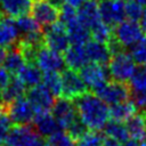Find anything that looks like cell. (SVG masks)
Instances as JSON below:
<instances>
[{"instance_id": "1", "label": "cell", "mask_w": 146, "mask_h": 146, "mask_svg": "<svg viewBox=\"0 0 146 146\" xmlns=\"http://www.w3.org/2000/svg\"><path fill=\"white\" fill-rule=\"evenodd\" d=\"M78 116L83 124L92 131H99L110 120V108L94 92H84L73 99Z\"/></svg>"}, {"instance_id": "2", "label": "cell", "mask_w": 146, "mask_h": 146, "mask_svg": "<svg viewBox=\"0 0 146 146\" xmlns=\"http://www.w3.org/2000/svg\"><path fill=\"white\" fill-rule=\"evenodd\" d=\"M136 62L127 51L121 50L111 56L108 62V72L114 81L127 83L136 71Z\"/></svg>"}, {"instance_id": "3", "label": "cell", "mask_w": 146, "mask_h": 146, "mask_svg": "<svg viewBox=\"0 0 146 146\" xmlns=\"http://www.w3.org/2000/svg\"><path fill=\"white\" fill-rule=\"evenodd\" d=\"M60 7L52 0H31V16L42 27H47L59 19Z\"/></svg>"}, {"instance_id": "4", "label": "cell", "mask_w": 146, "mask_h": 146, "mask_svg": "<svg viewBox=\"0 0 146 146\" xmlns=\"http://www.w3.org/2000/svg\"><path fill=\"white\" fill-rule=\"evenodd\" d=\"M41 143V137L30 124H14L6 137L9 146H39Z\"/></svg>"}, {"instance_id": "5", "label": "cell", "mask_w": 146, "mask_h": 146, "mask_svg": "<svg viewBox=\"0 0 146 146\" xmlns=\"http://www.w3.org/2000/svg\"><path fill=\"white\" fill-rule=\"evenodd\" d=\"M43 44L57 52H64L71 46L66 27L58 21L47 26L43 32Z\"/></svg>"}, {"instance_id": "6", "label": "cell", "mask_w": 146, "mask_h": 146, "mask_svg": "<svg viewBox=\"0 0 146 146\" xmlns=\"http://www.w3.org/2000/svg\"><path fill=\"white\" fill-rule=\"evenodd\" d=\"M79 74L87 86V88L96 91L98 88L104 86L110 81V72L105 65H100L97 63H88L81 70H79Z\"/></svg>"}, {"instance_id": "7", "label": "cell", "mask_w": 146, "mask_h": 146, "mask_svg": "<svg viewBox=\"0 0 146 146\" xmlns=\"http://www.w3.org/2000/svg\"><path fill=\"white\" fill-rule=\"evenodd\" d=\"M34 63L43 72H63L66 67L64 56L60 52H57L44 44L39 47L36 50Z\"/></svg>"}, {"instance_id": "8", "label": "cell", "mask_w": 146, "mask_h": 146, "mask_svg": "<svg viewBox=\"0 0 146 146\" xmlns=\"http://www.w3.org/2000/svg\"><path fill=\"white\" fill-rule=\"evenodd\" d=\"M107 105H114L130 98V88L124 82L108 81L96 91H94Z\"/></svg>"}, {"instance_id": "9", "label": "cell", "mask_w": 146, "mask_h": 146, "mask_svg": "<svg viewBox=\"0 0 146 146\" xmlns=\"http://www.w3.org/2000/svg\"><path fill=\"white\" fill-rule=\"evenodd\" d=\"M6 113L14 124H30L35 116L34 108L24 96L7 104Z\"/></svg>"}, {"instance_id": "10", "label": "cell", "mask_w": 146, "mask_h": 146, "mask_svg": "<svg viewBox=\"0 0 146 146\" xmlns=\"http://www.w3.org/2000/svg\"><path fill=\"white\" fill-rule=\"evenodd\" d=\"M113 36L124 48L133 46L144 36V33L137 22L128 19L122 21L115 25L113 30Z\"/></svg>"}, {"instance_id": "11", "label": "cell", "mask_w": 146, "mask_h": 146, "mask_svg": "<svg viewBox=\"0 0 146 146\" xmlns=\"http://www.w3.org/2000/svg\"><path fill=\"white\" fill-rule=\"evenodd\" d=\"M51 114L63 130H66L78 119V112L73 100L63 96L55 100L51 108Z\"/></svg>"}, {"instance_id": "12", "label": "cell", "mask_w": 146, "mask_h": 146, "mask_svg": "<svg viewBox=\"0 0 146 146\" xmlns=\"http://www.w3.org/2000/svg\"><path fill=\"white\" fill-rule=\"evenodd\" d=\"M125 0H102L99 1L98 9L100 19L103 23L115 26L120 22H122L125 17L124 11Z\"/></svg>"}, {"instance_id": "13", "label": "cell", "mask_w": 146, "mask_h": 146, "mask_svg": "<svg viewBox=\"0 0 146 146\" xmlns=\"http://www.w3.org/2000/svg\"><path fill=\"white\" fill-rule=\"evenodd\" d=\"M62 86H63V97L68 99H75L76 97L87 92V86L82 81L78 71L67 68L62 72Z\"/></svg>"}, {"instance_id": "14", "label": "cell", "mask_w": 146, "mask_h": 146, "mask_svg": "<svg viewBox=\"0 0 146 146\" xmlns=\"http://www.w3.org/2000/svg\"><path fill=\"white\" fill-rule=\"evenodd\" d=\"M26 98L34 108L35 113L49 112L55 103L54 96L47 90L43 84H36L31 87L26 91Z\"/></svg>"}, {"instance_id": "15", "label": "cell", "mask_w": 146, "mask_h": 146, "mask_svg": "<svg viewBox=\"0 0 146 146\" xmlns=\"http://www.w3.org/2000/svg\"><path fill=\"white\" fill-rule=\"evenodd\" d=\"M19 40V32L11 16L0 13V46L10 48Z\"/></svg>"}, {"instance_id": "16", "label": "cell", "mask_w": 146, "mask_h": 146, "mask_svg": "<svg viewBox=\"0 0 146 146\" xmlns=\"http://www.w3.org/2000/svg\"><path fill=\"white\" fill-rule=\"evenodd\" d=\"M33 128L36 131V133L40 137H50L55 132L63 130L54 115L49 112L43 113H36V115L33 119Z\"/></svg>"}, {"instance_id": "17", "label": "cell", "mask_w": 146, "mask_h": 146, "mask_svg": "<svg viewBox=\"0 0 146 146\" xmlns=\"http://www.w3.org/2000/svg\"><path fill=\"white\" fill-rule=\"evenodd\" d=\"M78 19L79 22L86 26L89 31L102 22L98 5L96 1L86 0L79 8H78Z\"/></svg>"}, {"instance_id": "18", "label": "cell", "mask_w": 146, "mask_h": 146, "mask_svg": "<svg viewBox=\"0 0 146 146\" xmlns=\"http://www.w3.org/2000/svg\"><path fill=\"white\" fill-rule=\"evenodd\" d=\"M84 50L89 62L97 63L100 65H107L111 59V51L106 43L98 42L96 40H89L84 44Z\"/></svg>"}, {"instance_id": "19", "label": "cell", "mask_w": 146, "mask_h": 146, "mask_svg": "<svg viewBox=\"0 0 146 146\" xmlns=\"http://www.w3.org/2000/svg\"><path fill=\"white\" fill-rule=\"evenodd\" d=\"M64 60L65 65L74 71L81 70L86 64L89 63L84 47L79 44H71L64 51Z\"/></svg>"}, {"instance_id": "20", "label": "cell", "mask_w": 146, "mask_h": 146, "mask_svg": "<svg viewBox=\"0 0 146 146\" xmlns=\"http://www.w3.org/2000/svg\"><path fill=\"white\" fill-rule=\"evenodd\" d=\"M42 76L43 74L40 67L34 62H26L17 73V78L25 84V87L29 88L40 84V82L42 81Z\"/></svg>"}, {"instance_id": "21", "label": "cell", "mask_w": 146, "mask_h": 146, "mask_svg": "<svg viewBox=\"0 0 146 146\" xmlns=\"http://www.w3.org/2000/svg\"><path fill=\"white\" fill-rule=\"evenodd\" d=\"M26 58L21 50L18 46L16 47H10L9 50L6 52L5 59H3V67L10 73V74H17L18 71L25 65Z\"/></svg>"}, {"instance_id": "22", "label": "cell", "mask_w": 146, "mask_h": 146, "mask_svg": "<svg viewBox=\"0 0 146 146\" xmlns=\"http://www.w3.org/2000/svg\"><path fill=\"white\" fill-rule=\"evenodd\" d=\"M25 84L16 76V78H10V81L8 82V84L0 90V98L2 100V103L5 105L14 102L15 99L24 96V94L26 92L25 89Z\"/></svg>"}, {"instance_id": "23", "label": "cell", "mask_w": 146, "mask_h": 146, "mask_svg": "<svg viewBox=\"0 0 146 146\" xmlns=\"http://www.w3.org/2000/svg\"><path fill=\"white\" fill-rule=\"evenodd\" d=\"M129 137L135 140H141L146 135V117L144 113H136L125 121Z\"/></svg>"}, {"instance_id": "24", "label": "cell", "mask_w": 146, "mask_h": 146, "mask_svg": "<svg viewBox=\"0 0 146 146\" xmlns=\"http://www.w3.org/2000/svg\"><path fill=\"white\" fill-rule=\"evenodd\" d=\"M137 108L133 105L131 100H124L114 105H111L110 108V117H112L115 121L125 122L128 119H130L133 114H136Z\"/></svg>"}, {"instance_id": "25", "label": "cell", "mask_w": 146, "mask_h": 146, "mask_svg": "<svg viewBox=\"0 0 146 146\" xmlns=\"http://www.w3.org/2000/svg\"><path fill=\"white\" fill-rule=\"evenodd\" d=\"M31 0H0L2 11L11 17H18L30 11Z\"/></svg>"}, {"instance_id": "26", "label": "cell", "mask_w": 146, "mask_h": 146, "mask_svg": "<svg viewBox=\"0 0 146 146\" xmlns=\"http://www.w3.org/2000/svg\"><path fill=\"white\" fill-rule=\"evenodd\" d=\"M103 130H104L105 136L111 137V138H113L120 143H124L125 140H128L130 138L125 124H123V122L115 121L113 119H111L106 122Z\"/></svg>"}, {"instance_id": "27", "label": "cell", "mask_w": 146, "mask_h": 146, "mask_svg": "<svg viewBox=\"0 0 146 146\" xmlns=\"http://www.w3.org/2000/svg\"><path fill=\"white\" fill-rule=\"evenodd\" d=\"M66 30H67V34H68L71 44L83 46L89 41V39L91 36L90 31L86 26H83L79 21L75 22L74 24L67 26Z\"/></svg>"}, {"instance_id": "28", "label": "cell", "mask_w": 146, "mask_h": 146, "mask_svg": "<svg viewBox=\"0 0 146 146\" xmlns=\"http://www.w3.org/2000/svg\"><path fill=\"white\" fill-rule=\"evenodd\" d=\"M17 30L19 32V35L22 36H26V35H31V34H35V33H40L41 31V26L38 24V22L30 15H21L17 17V19L15 21Z\"/></svg>"}, {"instance_id": "29", "label": "cell", "mask_w": 146, "mask_h": 146, "mask_svg": "<svg viewBox=\"0 0 146 146\" xmlns=\"http://www.w3.org/2000/svg\"><path fill=\"white\" fill-rule=\"evenodd\" d=\"M42 84L54 97H62L63 95L62 76L59 75L58 72H44L42 76Z\"/></svg>"}, {"instance_id": "30", "label": "cell", "mask_w": 146, "mask_h": 146, "mask_svg": "<svg viewBox=\"0 0 146 146\" xmlns=\"http://www.w3.org/2000/svg\"><path fill=\"white\" fill-rule=\"evenodd\" d=\"M129 81L130 91L146 92V65H140L138 68H136Z\"/></svg>"}, {"instance_id": "31", "label": "cell", "mask_w": 146, "mask_h": 146, "mask_svg": "<svg viewBox=\"0 0 146 146\" xmlns=\"http://www.w3.org/2000/svg\"><path fill=\"white\" fill-rule=\"evenodd\" d=\"M90 34L94 40L107 44V42L111 40V38L113 35V31L110 25L100 22L99 24H97L96 26H94L90 30Z\"/></svg>"}, {"instance_id": "32", "label": "cell", "mask_w": 146, "mask_h": 146, "mask_svg": "<svg viewBox=\"0 0 146 146\" xmlns=\"http://www.w3.org/2000/svg\"><path fill=\"white\" fill-rule=\"evenodd\" d=\"M78 11L76 8L67 5V3H63L60 6V11H59V22L65 26H70L72 24H74L75 22H78Z\"/></svg>"}, {"instance_id": "33", "label": "cell", "mask_w": 146, "mask_h": 146, "mask_svg": "<svg viewBox=\"0 0 146 146\" xmlns=\"http://www.w3.org/2000/svg\"><path fill=\"white\" fill-rule=\"evenodd\" d=\"M133 60L139 65H146V35L131 46V54Z\"/></svg>"}, {"instance_id": "34", "label": "cell", "mask_w": 146, "mask_h": 146, "mask_svg": "<svg viewBox=\"0 0 146 146\" xmlns=\"http://www.w3.org/2000/svg\"><path fill=\"white\" fill-rule=\"evenodd\" d=\"M47 145L48 146H75L73 138L67 133L64 132L63 130H59L48 137L47 139Z\"/></svg>"}, {"instance_id": "35", "label": "cell", "mask_w": 146, "mask_h": 146, "mask_svg": "<svg viewBox=\"0 0 146 146\" xmlns=\"http://www.w3.org/2000/svg\"><path fill=\"white\" fill-rule=\"evenodd\" d=\"M105 135L98 131H87L79 140L78 146H103Z\"/></svg>"}, {"instance_id": "36", "label": "cell", "mask_w": 146, "mask_h": 146, "mask_svg": "<svg viewBox=\"0 0 146 146\" xmlns=\"http://www.w3.org/2000/svg\"><path fill=\"white\" fill-rule=\"evenodd\" d=\"M124 11H125V17L130 21H139L141 15H143V6L137 3L135 0H125L124 3Z\"/></svg>"}, {"instance_id": "37", "label": "cell", "mask_w": 146, "mask_h": 146, "mask_svg": "<svg viewBox=\"0 0 146 146\" xmlns=\"http://www.w3.org/2000/svg\"><path fill=\"white\" fill-rule=\"evenodd\" d=\"M66 131H67V133L73 138V140L74 141H78L87 131H88V128L83 124V122L79 119V116H78V119L66 129Z\"/></svg>"}, {"instance_id": "38", "label": "cell", "mask_w": 146, "mask_h": 146, "mask_svg": "<svg viewBox=\"0 0 146 146\" xmlns=\"http://www.w3.org/2000/svg\"><path fill=\"white\" fill-rule=\"evenodd\" d=\"M11 127V121L6 113V107L0 111V144L5 143L7 133Z\"/></svg>"}, {"instance_id": "39", "label": "cell", "mask_w": 146, "mask_h": 146, "mask_svg": "<svg viewBox=\"0 0 146 146\" xmlns=\"http://www.w3.org/2000/svg\"><path fill=\"white\" fill-rule=\"evenodd\" d=\"M10 73L3 67V66H0V90H2L7 84L8 82L10 81Z\"/></svg>"}, {"instance_id": "40", "label": "cell", "mask_w": 146, "mask_h": 146, "mask_svg": "<svg viewBox=\"0 0 146 146\" xmlns=\"http://www.w3.org/2000/svg\"><path fill=\"white\" fill-rule=\"evenodd\" d=\"M103 146H122L120 141L111 138V137H107L105 136L104 137V140H103Z\"/></svg>"}, {"instance_id": "41", "label": "cell", "mask_w": 146, "mask_h": 146, "mask_svg": "<svg viewBox=\"0 0 146 146\" xmlns=\"http://www.w3.org/2000/svg\"><path fill=\"white\" fill-rule=\"evenodd\" d=\"M84 1H86V0H64L65 3H67V5L72 6V7H74V8H79Z\"/></svg>"}, {"instance_id": "42", "label": "cell", "mask_w": 146, "mask_h": 146, "mask_svg": "<svg viewBox=\"0 0 146 146\" xmlns=\"http://www.w3.org/2000/svg\"><path fill=\"white\" fill-rule=\"evenodd\" d=\"M122 146H139V144L137 143V140L129 138L128 140H125V141L123 143V145H122Z\"/></svg>"}, {"instance_id": "43", "label": "cell", "mask_w": 146, "mask_h": 146, "mask_svg": "<svg viewBox=\"0 0 146 146\" xmlns=\"http://www.w3.org/2000/svg\"><path fill=\"white\" fill-rule=\"evenodd\" d=\"M6 52H7L6 48H3V47H1V46H0V65L3 63V59H5V56H6Z\"/></svg>"}, {"instance_id": "44", "label": "cell", "mask_w": 146, "mask_h": 146, "mask_svg": "<svg viewBox=\"0 0 146 146\" xmlns=\"http://www.w3.org/2000/svg\"><path fill=\"white\" fill-rule=\"evenodd\" d=\"M137 3H139L140 6H143V7H146V0H135Z\"/></svg>"}, {"instance_id": "45", "label": "cell", "mask_w": 146, "mask_h": 146, "mask_svg": "<svg viewBox=\"0 0 146 146\" xmlns=\"http://www.w3.org/2000/svg\"><path fill=\"white\" fill-rule=\"evenodd\" d=\"M140 146H146V135H145L144 138L141 139V144H140Z\"/></svg>"}, {"instance_id": "46", "label": "cell", "mask_w": 146, "mask_h": 146, "mask_svg": "<svg viewBox=\"0 0 146 146\" xmlns=\"http://www.w3.org/2000/svg\"><path fill=\"white\" fill-rule=\"evenodd\" d=\"M0 146H9V145L6 144V143H2V144H0Z\"/></svg>"}, {"instance_id": "47", "label": "cell", "mask_w": 146, "mask_h": 146, "mask_svg": "<svg viewBox=\"0 0 146 146\" xmlns=\"http://www.w3.org/2000/svg\"><path fill=\"white\" fill-rule=\"evenodd\" d=\"M39 146H48V145H47V144H44V143H43V141H42V143H41V144H40V145H39Z\"/></svg>"}, {"instance_id": "48", "label": "cell", "mask_w": 146, "mask_h": 146, "mask_svg": "<svg viewBox=\"0 0 146 146\" xmlns=\"http://www.w3.org/2000/svg\"><path fill=\"white\" fill-rule=\"evenodd\" d=\"M52 1H54V2H56L57 5H59V1H60V0H52Z\"/></svg>"}, {"instance_id": "49", "label": "cell", "mask_w": 146, "mask_h": 146, "mask_svg": "<svg viewBox=\"0 0 146 146\" xmlns=\"http://www.w3.org/2000/svg\"><path fill=\"white\" fill-rule=\"evenodd\" d=\"M92 1H96L97 2V1H102V0H92Z\"/></svg>"}, {"instance_id": "50", "label": "cell", "mask_w": 146, "mask_h": 146, "mask_svg": "<svg viewBox=\"0 0 146 146\" xmlns=\"http://www.w3.org/2000/svg\"><path fill=\"white\" fill-rule=\"evenodd\" d=\"M144 114H145V117H146V113H144Z\"/></svg>"}, {"instance_id": "51", "label": "cell", "mask_w": 146, "mask_h": 146, "mask_svg": "<svg viewBox=\"0 0 146 146\" xmlns=\"http://www.w3.org/2000/svg\"><path fill=\"white\" fill-rule=\"evenodd\" d=\"M139 146H140V145H139Z\"/></svg>"}]
</instances>
